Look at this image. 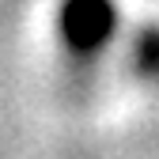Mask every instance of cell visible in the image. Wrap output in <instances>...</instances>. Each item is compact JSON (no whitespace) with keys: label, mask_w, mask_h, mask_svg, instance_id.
<instances>
[{"label":"cell","mask_w":159,"mask_h":159,"mask_svg":"<svg viewBox=\"0 0 159 159\" xmlns=\"http://www.w3.org/2000/svg\"><path fill=\"white\" fill-rule=\"evenodd\" d=\"M65 23L72 30V42L80 49H91V46H98L114 30V8L106 0H72Z\"/></svg>","instance_id":"cell-1"}]
</instances>
